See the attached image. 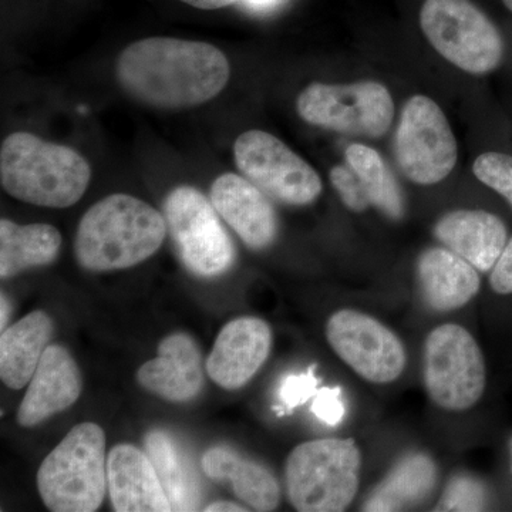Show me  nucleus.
I'll return each instance as SVG.
<instances>
[{
    "label": "nucleus",
    "instance_id": "aec40b11",
    "mask_svg": "<svg viewBox=\"0 0 512 512\" xmlns=\"http://www.w3.org/2000/svg\"><path fill=\"white\" fill-rule=\"evenodd\" d=\"M202 471L215 483H228L251 510L274 511L281 501L275 474L258 461L228 447H212L202 456Z\"/></svg>",
    "mask_w": 512,
    "mask_h": 512
},
{
    "label": "nucleus",
    "instance_id": "f8f14e48",
    "mask_svg": "<svg viewBox=\"0 0 512 512\" xmlns=\"http://www.w3.org/2000/svg\"><path fill=\"white\" fill-rule=\"evenodd\" d=\"M330 348L367 382H396L406 369L402 340L379 320L363 312L342 309L326 323Z\"/></svg>",
    "mask_w": 512,
    "mask_h": 512
},
{
    "label": "nucleus",
    "instance_id": "b1692460",
    "mask_svg": "<svg viewBox=\"0 0 512 512\" xmlns=\"http://www.w3.org/2000/svg\"><path fill=\"white\" fill-rule=\"evenodd\" d=\"M62 244V234L53 225H20L3 218L0 221V278L10 279L29 269L53 264Z\"/></svg>",
    "mask_w": 512,
    "mask_h": 512
},
{
    "label": "nucleus",
    "instance_id": "6e6552de",
    "mask_svg": "<svg viewBox=\"0 0 512 512\" xmlns=\"http://www.w3.org/2000/svg\"><path fill=\"white\" fill-rule=\"evenodd\" d=\"M423 377L431 402L441 409L464 412L476 406L487 372L474 336L456 323L431 330L424 343Z\"/></svg>",
    "mask_w": 512,
    "mask_h": 512
},
{
    "label": "nucleus",
    "instance_id": "6ab92c4d",
    "mask_svg": "<svg viewBox=\"0 0 512 512\" xmlns=\"http://www.w3.org/2000/svg\"><path fill=\"white\" fill-rule=\"evenodd\" d=\"M416 275L421 298L434 312L457 311L480 291V272L446 247L421 252Z\"/></svg>",
    "mask_w": 512,
    "mask_h": 512
},
{
    "label": "nucleus",
    "instance_id": "0eeeda50",
    "mask_svg": "<svg viewBox=\"0 0 512 512\" xmlns=\"http://www.w3.org/2000/svg\"><path fill=\"white\" fill-rule=\"evenodd\" d=\"M163 215L178 258L192 275L218 278L234 266V242L212 202L197 188H174L165 197Z\"/></svg>",
    "mask_w": 512,
    "mask_h": 512
},
{
    "label": "nucleus",
    "instance_id": "5701e85b",
    "mask_svg": "<svg viewBox=\"0 0 512 512\" xmlns=\"http://www.w3.org/2000/svg\"><path fill=\"white\" fill-rule=\"evenodd\" d=\"M144 446L173 511L200 510L201 480L187 450L163 430L148 431Z\"/></svg>",
    "mask_w": 512,
    "mask_h": 512
},
{
    "label": "nucleus",
    "instance_id": "4468645a",
    "mask_svg": "<svg viewBox=\"0 0 512 512\" xmlns=\"http://www.w3.org/2000/svg\"><path fill=\"white\" fill-rule=\"evenodd\" d=\"M212 205L248 248L264 251L278 237V215L268 195L238 174H222L211 185Z\"/></svg>",
    "mask_w": 512,
    "mask_h": 512
},
{
    "label": "nucleus",
    "instance_id": "9b49d317",
    "mask_svg": "<svg viewBox=\"0 0 512 512\" xmlns=\"http://www.w3.org/2000/svg\"><path fill=\"white\" fill-rule=\"evenodd\" d=\"M234 158L247 180L282 204L309 205L322 192V180L313 167L266 131L242 133L234 144Z\"/></svg>",
    "mask_w": 512,
    "mask_h": 512
},
{
    "label": "nucleus",
    "instance_id": "cd10ccee",
    "mask_svg": "<svg viewBox=\"0 0 512 512\" xmlns=\"http://www.w3.org/2000/svg\"><path fill=\"white\" fill-rule=\"evenodd\" d=\"M319 379L315 375V366L302 375H289L282 380L279 386V399L281 407H275L279 416L291 413L296 407L305 404L318 392Z\"/></svg>",
    "mask_w": 512,
    "mask_h": 512
},
{
    "label": "nucleus",
    "instance_id": "423d86ee",
    "mask_svg": "<svg viewBox=\"0 0 512 512\" xmlns=\"http://www.w3.org/2000/svg\"><path fill=\"white\" fill-rule=\"evenodd\" d=\"M420 26L437 53L463 72L484 76L503 63L500 29L471 0H426Z\"/></svg>",
    "mask_w": 512,
    "mask_h": 512
},
{
    "label": "nucleus",
    "instance_id": "ddd939ff",
    "mask_svg": "<svg viewBox=\"0 0 512 512\" xmlns=\"http://www.w3.org/2000/svg\"><path fill=\"white\" fill-rule=\"evenodd\" d=\"M272 330L265 320L242 316L227 323L207 359L212 382L225 390H238L251 382L271 353Z\"/></svg>",
    "mask_w": 512,
    "mask_h": 512
},
{
    "label": "nucleus",
    "instance_id": "72a5a7b5",
    "mask_svg": "<svg viewBox=\"0 0 512 512\" xmlns=\"http://www.w3.org/2000/svg\"><path fill=\"white\" fill-rule=\"evenodd\" d=\"M207 512H244L249 511V508L244 505L232 503V501H217L212 503L208 507L204 508Z\"/></svg>",
    "mask_w": 512,
    "mask_h": 512
},
{
    "label": "nucleus",
    "instance_id": "f704fd0d",
    "mask_svg": "<svg viewBox=\"0 0 512 512\" xmlns=\"http://www.w3.org/2000/svg\"><path fill=\"white\" fill-rule=\"evenodd\" d=\"M0 306H2V315H0V328L2 330L6 329V325H8L10 315H12V308H10V302L8 298H6L5 293H2V301H0Z\"/></svg>",
    "mask_w": 512,
    "mask_h": 512
},
{
    "label": "nucleus",
    "instance_id": "bb28decb",
    "mask_svg": "<svg viewBox=\"0 0 512 512\" xmlns=\"http://www.w3.org/2000/svg\"><path fill=\"white\" fill-rule=\"evenodd\" d=\"M477 180L500 194L512 210V156L500 151L480 154L473 164Z\"/></svg>",
    "mask_w": 512,
    "mask_h": 512
},
{
    "label": "nucleus",
    "instance_id": "f257e3e1",
    "mask_svg": "<svg viewBox=\"0 0 512 512\" xmlns=\"http://www.w3.org/2000/svg\"><path fill=\"white\" fill-rule=\"evenodd\" d=\"M116 77L138 103L181 110L217 97L229 82L231 66L224 52L210 43L148 37L121 52Z\"/></svg>",
    "mask_w": 512,
    "mask_h": 512
},
{
    "label": "nucleus",
    "instance_id": "c9c22d12",
    "mask_svg": "<svg viewBox=\"0 0 512 512\" xmlns=\"http://www.w3.org/2000/svg\"><path fill=\"white\" fill-rule=\"evenodd\" d=\"M503 3L505 5V8L512 12V0H503Z\"/></svg>",
    "mask_w": 512,
    "mask_h": 512
},
{
    "label": "nucleus",
    "instance_id": "412c9836",
    "mask_svg": "<svg viewBox=\"0 0 512 512\" xmlns=\"http://www.w3.org/2000/svg\"><path fill=\"white\" fill-rule=\"evenodd\" d=\"M439 483V468L424 453H410L394 464L363 503L369 512L404 511L426 503Z\"/></svg>",
    "mask_w": 512,
    "mask_h": 512
},
{
    "label": "nucleus",
    "instance_id": "f3484780",
    "mask_svg": "<svg viewBox=\"0 0 512 512\" xmlns=\"http://www.w3.org/2000/svg\"><path fill=\"white\" fill-rule=\"evenodd\" d=\"M107 485L114 511H173L150 457L131 444L111 448L107 457Z\"/></svg>",
    "mask_w": 512,
    "mask_h": 512
},
{
    "label": "nucleus",
    "instance_id": "f03ea898",
    "mask_svg": "<svg viewBox=\"0 0 512 512\" xmlns=\"http://www.w3.org/2000/svg\"><path fill=\"white\" fill-rule=\"evenodd\" d=\"M168 229L164 215L146 201L113 194L83 215L74 256L86 271L110 272L147 261L163 245Z\"/></svg>",
    "mask_w": 512,
    "mask_h": 512
},
{
    "label": "nucleus",
    "instance_id": "c85d7f7f",
    "mask_svg": "<svg viewBox=\"0 0 512 512\" xmlns=\"http://www.w3.org/2000/svg\"><path fill=\"white\" fill-rule=\"evenodd\" d=\"M330 183L338 191L340 200L353 212H365L370 207L365 188L349 165H336L330 170Z\"/></svg>",
    "mask_w": 512,
    "mask_h": 512
},
{
    "label": "nucleus",
    "instance_id": "20e7f679",
    "mask_svg": "<svg viewBox=\"0 0 512 512\" xmlns=\"http://www.w3.org/2000/svg\"><path fill=\"white\" fill-rule=\"evenodd\" d=\"M106 434L99 424L74 426L40 464L37 490L53 512H93L106 497Z\"/></svg>",
    "mask_w": 512,
    "mask_h": 512
},
{
    "label": "nucleus",
    "instance_id": "7ed1b4c3",
    "mask_svg": "<svg viewBox=\"0 0 512 512\" xmlns=\"http://www.w3.org/2000/svg\"><path fill=\"white\" fill-rule=\"evenodd\" d=\"M92 180L89 161L73 148L16 131L0 148V183L16 200L45 208H69Z\"/></svg>",
    "mask_w": 512,
    "mask_h": 512
},
{
    "label": "nucleus",
    "instance_id": "4be33fe9",
    "mask_svg": "<svg viewBox=\"0 0 512 512\" xmlns=\"http://www.w3.org/2000/svg\"><path fill=\"white\" fill-rule=\"evenodd\" d=\"M53 335V320L35 311L2 330L0 336V377L12 390H20L35 375Z\"/></svg>",
    "mask_w": 512,
    "mask_h": 512
},
{
    "label": "nucleus",
    "instance_id": "a211bd4d",
    "mask_svg": "<svg viewBox=\"0 0 512 512\" xmlns=\"http://www.w3.org/2000/svg\"><path fill=\"white\" fill-rule=\"evenodd\" d=\"M433 232L444 247L483 274L494 268L508 242L504 221L484 210L448 212L436 222Z\"/></svg>",
    "mask_w": 512,
    "mask_h": 512
},
{
    "label": "nucleus",
    "instance_id": "9d476101",
    "mask_svg": "<svg viewBox=\"0 0 512 512\" xmlns=\"http://www.w3.org/2000/svg\"><path fill=\"white\" fill-rule=\"evenodd\" d=\"M394 154L400 171L414 184H439L451 174L458 160L457 140L436 101L421 94L407 100Z\"/></svg>",
    "mask_w": 512,
    "mask_h": 512
},
{
    "label": "nucleus",
    "instance_id": "c756f323",
    "mask_svg": "<svg viewBox=\"0 0 512 512\" xmlns=\"http://www.w3.org/2000/svg\"><path fill=\"white\" fill-rule=\"evenodd\" d=\"M311 410L316 419H319L322 423L332 427L338 426L346 413L340 387H322V389H318V392L313 396Z\"/></svg>",
    "mask_w": 512,
    "mask_h": 512
},
{
    "label": "nucleus",
    "instance_id": "dca6fc26",
    "mask_svg": "<svg viewBox=\"0 0 512 512\" xmlns=\"http://www.w3.org/2000/svg\"><path fill=\"white\" fill-rule=\"evenodd\" d=\"M138 383L147 392L171 403H188L204 386L200 348L188 333H173L161 340L156 359L138 369Z\"/></svg>",
    "mask_w": 512,
    "mask_h": 512
},
{
    "label": "nucleus",
    "instance_id": "2eb2a0df",
    "mask_svg": "<svg viewBox=\"0 0 512 512\" xmlns=\"http://www.w3.org/2000/svg\"><path fill=\"white\" fill-rule=\"evenodd\" d=\"M83 377L69 350L49 345L40 359L16 420L22 427H36L79 400Z\"/></svg>",
    "mask_w": 512,
    "mask_h": 512
},
{
    "label": "nucleus",
    "instance_id": "39448f33",
    "mask_svg": "<svg viewBox=\"0 0 512 512\" xmlns=\"http://www.w3.org/2000/svg\"><path fill=\"white\" fill-rule=\"evenodd\" d=\"M362 453L353 439H319L293 448L286 461L288 498L296 511L340 512L359 491Z\"/></svg>",
    "mask_w": 512,
    "mask_h": 512
},
{
    "label": "nucleus",
    "instance_id": "393cba45",
    "mask_svg": "<svg viewBox=\"0 0 512 512\" xmlns=\"http://www.w3.org/2000/svg\"><path fill=\"white\" fill-rule=\"evenodd\" d=\"M345 157L365 188L370 204L390 220H402L406 211L402 188L375 148L355 143L348 147Z\"/></svg>",
    "mask_w": 512,
    "mask_h": 512
},
{
    "label": "nucleus",
    "instance_id": "473e14b6",
    "mask_svg": "<svg viewBox=\"0 0 512 512\" xmlns=\"http://www.w3.org/2000/svg\"><path fill=\"white\" fill-rule=\"evenodd\" d=\"M187 5L194 6V8L202 10H217L227 8V6L234 5L238 0H181Z\"/></svg>",
    "mask_w": 512,
    "mask_h": 512
},
{
    "label": "nucleus",
    "instance_id": "1a4fd4ad",
    "mask_svg": "<svg viewBox=\"0 0 512 512\" xmlns=\"http://www.w3.org/2000/svg\"><path fill=\"white\" fill-rule=\"evenodd\" d=\"M296 109L311 126L370 138L383 137L394 117L392 94L377 82L312 83L299 94Z\"/></svg>",
    "mask_w": 512,
    "mask_h": 512
},
{
    "label": "nucleus",
    "instance_id": "7c9ffc66",
    "mask_svg": "<svg viewBox=\"0 0 512 512\" xmlns=\"http://www.w3.org/2000/svg\"><path fill=\"white\" fill-rule=\"evenodd\" d=\"M490 285L498 295L512 293V237L508 239L497 264L491 269Z\"/></svg>",
    "mask_w": 512,
    "mask_h": 512
},
{
    "label": "nucleus",
    "instance_id": "a878e982",
    "mask_svg": "<svg viewBox=\"0 0 512 512\" xmlns=\"http://www.w3.org/2000/svg\"><path fill=\"white\" fill-rule=\"evenodd\" d=\"M487 490L476 477L460 474L447 484L436 511H483L487 507Z\"/></svg>",
    "mask_w": 512,
    "mask_h": 512
},
{
    "label": "nucleus",
    "instance_id": "2f4dec72",
    "mask_svg": "<svg viewBox=\"0 0 512 512\" xmlns=\"http://www.w3.org/2000/svg\"><path fill=\"white\" fill-rule=\"evenodd\" d=\"M238 2L251 12L266 13L278 8L284 0H238Z\"/></svg>",
    "mask_w": 512,
    "mask_h": 512
}]
</instances>
